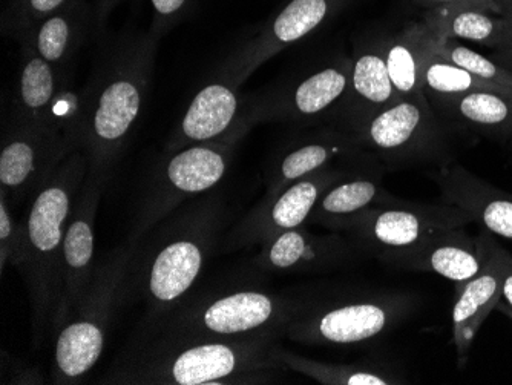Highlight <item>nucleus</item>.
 <instances>
[{"label": "nucleus", "instance_id": "15", "mask_svg": "<svg viewBox=\"0 0 512 385\" xmlns=\"http://www.w3.org/2000/svg\"><path fill=\"white\" fill-rule=\"evenodd\" d=\"M258 123L255 99L247 100L240 86L217 76L201 86L166 142L165 151H178L197 143L240 142Z\"/></svg>", "mask_w": 512, "mask_h": 385}, {"label": "nucleus", "instance_id": "26", "mask_svg": "<svg viewBox=\"0 0 512 385\" xmlns=\"http://www.w3.org/2000/svg\"><path fill=\"white\" fill-rule=\"evenodd\" d=\"M437 116L496 139H512V91L427 96Z\"/></svg>", "mask_w": 512, "mask_h": 385}, {"label": "nucleus", "instance_id": "22", "mask_svg": "<svg viewBox=\"0 0 512 385\" xmlns=\"http://www.w3.org/2000/svg\"><path fill=\"white\" fill-rule=\"evenodd\" d=\"M483 231L486 238L485 264L476 277L467 283L456 284L457 300L451 312L459 367L465 366L480 327L502 300V274L497 260L496 240L491 232Z\"/></svg>", "mask_w": 512, "mask_h": 385}, {"label": "nucleus", "instance_id": "19", "mask_svg": "<svg viewBox=\"0 0 512 385\" xmlns=\"http://www.w3.org/2000/svg\"><path fill=\"white\" fill-rule=\"evenodd\" d=\"M379 260L398 269L431 272L456 284L467 283L482 270L486 260L485 231L476 238L463 228L442 232L421 246L382 255Z\"/></svg>", "mask_w": 512, "mask_h": 385}, {"label": "nucleus", "instance_id": "34", "mask_svg": "<svg viewBox=\"0 0 512 385\" xmlns=\"http://www.w3.org/2000/svg\"><path fill=\"white\" fill-rule=\"evenodd\" d=\"M194 2L195 0H151L154 11L151 30L160 37L168 33L191 13Z\"/></svg>", "mask_w": 512, "mask_h": 385}, {"label": "nucleus", "instance_id": "20", "mask_svg": "<svg viewBox=\"0 0 512 385\" xmlns=\"http://www.w3.org/2000/svg\"><path fill=\"white\" fill-rule=\"evenodd\" d=\"M430 178L439 186L447 205L462 209L473 223H479L491 234L512 240V194L486 183L457 163L439 166Z\"/></svg>", "mask_w": 512, "mask_h": 385}, {"label": "nucleus", "instance_id": "1", "mask_svg": "<svg viewBox=\"0 0 512 385\" xmlns=\"http://www.w3.org/2000/svg\"><path fill=\"white\" fill-rule=\"evenodd\" d=\"M276 333L201 338L151 336L115 362L105 384H261L279 369L273 356Z\"/></svg>", "mask_w": 512, "mask_h": 385}, {"label": "nucleus", "instance_id": "3", "mask_svg": "<svg viewBox=\"0 0 512 385\" xmlns=\"http://www.w3.org/2000/svg\"><path fill=\"white\" fill-rule=\"evenodd\" d=\"M224 208L217 195L195 198L161 226L140 252L134 272L148 309V326L180 306L217 246Z\"/></svg>", "mask_w": 512, "mask_h": 385}, {"label": "nucleus", "instance_id": "23", "mask_svg": "<svg viewBox=\"0 0 512 385\" xmlns=\"http://www.w3.org/2000/svg\"><path fill=\"white\" fill-rule=\"evenodd\" d=\"M68 73L43 59L30 43L20 42L19 74L11 120L45 123L60 128L56 114L60 100L69 89Z\"/></svg>", "mask_w": 512, "mask_h": 385}, {"label": "nucleus", "instance_id": "9", "mask_svg": "<svg viewBox=\"0 0 512 385\" xmlns=\"http://www.w3.org/2000/svg\"><path fill=\"white\" fill-rule=\"evenodd\" d=\"M352 134L387 169L448 163V137L427 96L398 100Z\"/></svg>", "mask_w": 512, "mask_h": 385}, {"label": "nucleus", "instance_id": "4", "mask_svg": "<svg viewBox=\"0 0 512 385\" xmlns=\"http://www.w3.org/2000/svg\"><path fill=\"white\" fill-rule=\"evenodd\" d=\"M88 174V157L82 149H76L31 195L27 217L22 221L25 255L19 272L30 292L34 347L40 346L46 327L51 326L63 240Z\"/></svg>", "mask_w": 512, "mask_h": 385}, {"label": "nucleus", "instance_id": "31", "mask_svg": "<svg viewBox=\"0 0 512 385\" xmlns=\"http://www.w3.org/2000/svg\"><path fill=\"white\" fill-rule=\"evenodd\" d=\"M431 47L439 56L448 62L460 66L468 73L474 74L485 82L493 83L500 88L512 89V71L506 70L496 60L482 56L471 48L463 47L453 39H442L433 34Z\"/></svg>", "mask_w": 512, "mask_h": 385}, {"label": "nucleus", "instance_id": "12", "mask_svg": "<svg viewBox=\"0 0 512 385\" xmlns=\"http://www.w3.org/2000/svg\"><path fill=\"white\" fill-rule=\"evenodd\" d=\"M378 165L381 163L322 169L301 180L293 181L292 185L276 194L264 195L263 200L227 235L224 246L232 251L255 244L261 246L284 232L301 228L307 224L309 215L327 189L359 169Z\"/></svg>", "mask_w": 512, "mask_h": 385}, {"label": "nucleus", "instance_id": "18", "mask_svg": "<svg viewBox=\"0 0 512 385\" xmlns=\"http://www.w3.org/2000/svg\"><path fill=\"white\" fill-rule=\"evenodd\" d=\"M361 252L355 241L338 234H312L301 226L261 244L255 264L278 274H309L353 263Z\"/></svg>", "mask_w": 512, "mask_h": 385}, {"label": "nucleus", "instance_id": "8", "mask_svg": "<svg viewBox=\"0 0 512 385\" xmlns=\"http://www.w3.org/2000/svg\"><path fill=\"white\" fill-rule=\"evenodd\" d=\"M237 145V140H223L165 151L138 205L131 237L142 240L184 201L203 197L217 188L229 171Z\"/></svg>", "mask_w": 512, "mask_h": 385}, {"label": "nucleus", "instance_id": "25", "mask_svg": "<svg viewBox=\"0 0 512 385\" xmlns=\"http://www.w3.org/2000/svg\"><path fill=\"white\" fill-rule=\"evenodd\" d=\"M92 28L96 30L94 7L86 0H76L59 13L42 20L19 42L30 43L51 65L69 71L74 56L79 53Z\"/></svg>", "mask_w": 512, "mask_h": 385}, {"label": "nucleus", "instance_id": "17", "mask_svg": "<svg viewBox=\"0 0 512 385\" xmlns=\"http://www.w3.org/2000/svg\"><path fill=\"white\" fill-rule=\"evenodd\" d=\"M341 160L350 165L379 163L352 132L338 126H325L315 134L299 137L279 151L267 177L266 195L276 194L307 175L333 168V163Z\"/></svg>", "mask_w": 512, "mask_h": 385}, {"label": "nucleus", "instance_id": "30", "mask_svg": "<svg viewBox=\"0 0 512 385\" xmlns=\"http://www.w3.org/2000/svg\"><path fill=\"white\" fill-rule=\"evenodd\" d=\"M422 86L425 96H456L471 91H512L485 82L460 66L448 62L433 50L431 42L422 65Z\"/></svg>", "mask_w": 512, "mask_h": 385}, {"label": "nucleus", "instance_id": "27", "mask_svg": "<svg viewBox=\"0 0 512 385\" xmlns=\"http://www.w3.org/2000/svg\"><path fill=\"white\" fill-rule=\"evenodd\" d=\"M430 28L421 24L407 25L404 30L382 39L388 74L399 99L424 97L422 65L430 48Z\"/></svg>", "mask_w": 512, "mask_h": 385}, {"label": "nucleus", "instance_id": "28", "mask_svg": "<svg viewBox=\"0 0 512 385\" xmlns=\"http://www.w3.org/2000/svg\"><path fill=\"white\" fill-rule=\"evenodd\" d=\"M273 356L279 366L301 373L324 385H399L404 378L390 367L376 362L332 364L299 356L281 347H273Z\"/></svg>", "mask_w": 512, "mask_h": 385}, {"label": "nucleus", "instance_id": "7", "mask_svg": "<svg viewBox=\"0 0 512 385\" xmlns=\"http://www.w3.org/2000/svg\"><path fill=\"white\" fill-rule=\"evenodd\" d=\"M414 298L402 292L353 293L309 301L283 330L296 343L356 346L381 338L413 312Z\"/></svg>", "mask_w": 512, "mask_h": 385}, {"label": "nucleus", "instance_id": "39", "mask_svg": "<svg viewBox=\"0 0 512 385\" xmlns=\"http://www.w3.org/2000/svg\"><path fill=\"white\" fill-rule=\"evenodd\" d=\"M500 16H503L506 22V43L505 48H511L512 50V10L503 11Z\"/></svg>", "mask_w": 512, "mask_h": 385}, {"label": "nucleus", "instance_id": "5", "mask_svg": "<svg viewBox=\"0 0 512 385\" xmlns=\"http://www.w3.org/2000/svg\"><path fill=\"white\" fill-rule=\"evenodd\" d=\"M142 240L129 237L96 267L68 323L54 335V384H77L102 358L115 313L134 286Z\"/></svg>", "mask_w": 512, "mask_h": 385}, {"label": "nucleus", "instance_id": "6", "mask_svg": "<svg viewBox=\"0 0 512 385\" xmlns=\"http://www.w3.org/2000/svg\"><path fill=\"white\" fill-rule=\"evenodd\" d=\"M309 301L295 300L258 289H237L184 300L168 315L146 330L151 336H201V338H237V336L276 333L299 315Z\"/></svg>", "mask_w": 512, "mask_h": 385}, {"label": "nucleus", "instance_id": "16", "mask_svg": "<svg viewBox=\"0 0 512 385\" xmlns=\"http://www.w3.org/2000/svg\"><path fill=\"white\" fill-rule=\"evenodd\" d=\"M352 59L341 57L287 88L255 99L256 120L293 125H332L350 89Z\"/></svg>", "mask_w": 512, "mask_h": 385}, {"label": "nucleus", "instance_id": "38", "mask_svg": "<svg viewBox=\"0 0 512 385\" xmlns=\"http://www.w3.org/2000/svg\"><path fill=\"white\" fill-rule=\"evenodd\" d=\"M491 59L496 60L499 65H502L506 70L512 71V50L511 48H499L494 51Z\"/></svg>", "mask_w": 512, "mask_h": 385}, {"label": "nucleus", "instance_id": "13", "mask_svg": "<svg viewBox=\"0 0 512 385\" xmlns=\"http://www.w3.org/2000/svg\"><path fill=\"white\" fill-rule=\"evenodd\" d=\"M106 181L108 177L89 172L77 195L63 240L59 292L50 326L53 335L71 320L96 272V218Z\"/></svg>", "mask_w": 512, "mask_h": 385}, {"label": "nucleus", "instance_id": "41", "mask_svg": "<svg viewBox=\"0 0 512 385\" xmlns=\"http://www.w3.org/2000/svg\"><path fill=\"white\" fill-rule=\"evenodd\" d=\"M493 2L502 8V13L505 10H512V0H493Z\"/></svg>", "mask_w": 512, "mask_h": 385}, {"label": "nucleus", "instance_id": "40", "mask_svg": "<svg viewBox=\"0 0 512 385\" xmlns=\"http://www.w3.org/2000/svg\"><path fill=\"white\" fill-rule=\"evenodd\" d=\"M499 312H502L503 315L508 316L509 320L512 321V307H509L506 303H499L496 307Z\"/></svg>", "mask_w": 512, "mask_h": 385}, {"label": "nucleus", "instance_id": "33", "mask_svg": "<svg viewBox=\"0 0 512 385\" xmlns=\"http://www.w3.org/2000/svg\"><path fill=\"white\" fill-rule=\"evenodd\" d=\"M10 201L7 195L0 192V264L2 272L5 266H11L20 270L25 255V244H23L22 221L14 220L10 211Z\"/></svg>", "mask_w": 512, "mask_h": 385}, {"label": "nucleus", "instance_id": "2", "mask_svg": "<svg viewBox=\"0 0 512 385\" xmlns=\"http://www.w3.org/2000/svg\"><path fill=\"white\" fill-rule=\"evenodd\" d=\"M158 40L152 30L119 37L83 89L77 140L91 174L109 177L134 134L151 91Z\"/></svg>", "mask_w": 512, "mask_h": 385}, {"label": "nucleus", "instance_id": "10", "mask_svg": "<svg viewBox=\"0 0 512 385\" xmlns=\"http://www.w3.org/2000/svg\"><path fill=\"white\" fill-rule=\"evenodd\" d=\"M470 215L456 206L419 205L394 197L353 221L347 234L362 252L381 258L391 252L421 246L442 232L465 228Z\"/></svg>", "mask_w": 512, "mask_h": 385}, {"label": "nucleus", "instance_id": "37", "mask_svg": "<svg viewBox=\"0 0 512 385\" xmlns=\"http://www.w3.org/2000/svg\"><path fill=\"white\" fill-rule=\"evenodd\" d=\"M125 0H94V14H96V30L102 31L105 28L106 20L117 5Z\"/></svg>", "mask_w": 512, "mask_h": 385}, {"label": "nucleus", "instance_id": "14", "mask_svg": "<svg viewBox=\"0 0 512 385\" xmlns=\"http://www.w3.org/2000/svg\"><path fill=\"white\" fill-rule=\"evenodd\" d=\"M348 2L350 0H289L255 37L227 57L218 68V74L234 85H243L267 60L315 33Z\"/></svg>", "mask_w": 512, "mask_h": 385}, {"label": "nucleus", "instance_id": "29", "mask_svg": "<svg viewBox=\"0 0 512 385\" xmlns=\"http://www.w3.org/2000/svg\"><path fill=\"white\" fill-rule=\"evenodd\" d=\"M422 22L434 36L442 39L471 40L496 50L505 48V19L491 16V11L471 7L436 8L427 11Z\"/></svg>", "mask_w": 512, "mask_h": 385}, {"label": "nucleus", "instance_id": "36", "mask_svg": "<svg viewBox=\"0 0 512 385\" xmlns=\"http://www.w3.org/2000/svg\"><path fill=\"white\" fill-rule=\"evenodd\" d=\"M497 260L502 274V298L509 307H512V255L505 251L496 241Z\"/></svg>", "mask_w": 512, "mask_h": 385}, {"label": "nucleus", "instance_id": "32", "mask_svg": "<svg viewBox=\"0 0 512 385\" xmlns=\"http://www.w3.org/2000/svg\"><path fill=\"white\" fill-rule=\"evenodd\" d=\"M76 0H11L2 16V31L13 39H22L42 20L59 13Z\"/></svg>", "mask_w": 512, "mask_h": 385}, {"label": "nucleus", "instance_id": "24", "mask_svg": "<svg viewBox=\"0 0 512 385\" xmlns=\"http://www.w3.org/2000/svg\"><path fill=\"white\" fill-rule=\"evenodd\" d=\"M381 165L359 169L322 194L307 224H319L336 232L347 231L353 221L376 206L393 200L382 186Z\"/></svg>", "mask_w": 512, "mask_h": 385}, {"label": "nucleus", "instance_id": "35", "mask_svg": "<svg viewBox=\"0 0 512 385\" xmlns=\"http://www.w3.org/2000/svg\"><path fill=\"white\" fill-rule=\"evenodd\" d=\"M414 4L427 11L436 10V8L471 7L502 14V8L494 4L493 0H414Z\"/></svg>", "mask_w": 512, "mask_h": 385}, {"label": "nucleus", "instance_id": "11", "mask_svg": "<svg viewBox=\"0 0 512 385\" xmlns=\"http://www.w3.org/2000/svg\"><path fill=\"white\" fill-rule=\"evenodd\" d=\"M76 149L73 135L57 126L10 120L0 148V192L8 201L31 197Z\"/></svg>", "mask_w": 512, "mask_h": 385}, {"label": "nucleus", "instance_id": "21", "mask_svg": "<svg viewBox=\"0 0 512 385\" xmlns=\"http://www.w3.org/2000/svg\"><path fill=\"white\" fill-rule=\"evenodd\" d=\"M398 100L401 99L385 63L384 43L382 40L364 43L353 54L350 89L330 126L353 132Z\"/></svg>", "mask_w": 512, "mask_h": 385}]
</instances>
